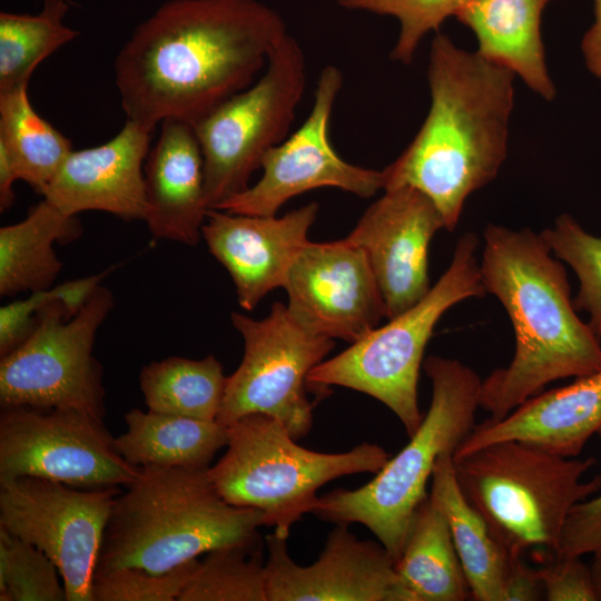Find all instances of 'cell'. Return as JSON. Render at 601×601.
<instances>
[{
    "instance_id": "6da1fadb",
    "label": "cell",
    "mask_w": 601,
    "mask_h": 601,
    "mask_svg": "<svg viewBox=\"0 0 601 601\" xmlns=\"http://www.w3.org/2000/svg\"><path fill=\"white\" fill-rule=\"evenodd\" d=\"M287 33L258 0L166 1L117 56L122 109L149 131L166 119L193 126L250 86Z\"/></svg>"
},
{
    "instance_id": "7a4b0ae2",
    "label": "cell",
    "mask_w": 601,
    "mask_h": 601,
    "mask_svg": "<svg viewBox=\"0 0 601 601\" xmlns=\"http://www.w3.org/2000/svg\"><path fill=\"white\" fill-rule=\"evenodd\" d=\"M515 75L436 32L427 66L430 109L404 151L383 169L384 190L413 187L454 230L470 195L490 184L508 154Z\"/></svg>"
},
{
    "instance_id": "3957f363",
    "label": "cell",
    "mask_w": 601,
    "mask_h": 601,
    "mask_svg": "<svg viewBox=\"0 0 601 601\" xmlns=\"http://www.w3.org/2000/svg\"><path fill=\"white\" fill-rule=\"evenodd\" d=\"M480 272L514 331L508 366L482 381L480 407L499 420L554 381L601 370V339L570 297L564 266L541 234L489 224Z\"/></svg>"
},
{
    "instance_id": "277c9868",
    "label": "cell",
    "mask_w": 601,
    "mask_h": 601,
    "mask_svg": "<svg viewBox=\"0 0 601 601\" xmlns=\"http://www.w3.org/2000/svg\"><path fill=\"white\" fill-rule=\"evenodd\" d=\"M208 467H139L111 509L96 572L161 574L215 549L252 543L264 513L228 503Z\"/></svg>"
},
{
    "instance_id": "5b68a950",
    "label": "cell",
    "mask_w": 601,
    "mask_h": 601,
    "mask_svg": "<svg viewBox=\"0 0 601 601\" xmlns=\"http://www.w3.org/2000/svg\"><path fill=\"white\" fill-rule=\"evenodd\" d=\"M423 368L432 383L427 413L408 443L375 476L355 490L318 496L313 514L334 523L365 525L396 562L439 456L454 454L475 426L482 380L457 359L428 356Z\"/></svg>"
},
{
    "instance_id": "8992f818",
    "label": "cell",
    "mask_w": 601,
    "mask_h": 601,
    "mask_svg": "<svg viewBox=\"0 0 601 601\" xmlns=\"http://www.w3.org/2000/svg\"><path fill=\"white\" fill-rule=\"evenodd\" d=\"M593 457H569L519 440L497 441L453 456L457 484L513 555L532 548L555 553L573 506L601 490L583 480Z\"/></svg>"
},
{
    "instance_id": "52a82bcc",
    "label": "cell",
    "mask_w": 601,
    "mask_h": 601,
    "mask_svg": "<svg viewBox=\"0 0 601 601\" xmlns=\"http://www.w3.org/2000/svg\"><path fill=\"white\" fill-rule=\"evenodd\" d=\"M227 428V450L209 466L210 480L228 503L260 510L265 526L286 538L294 523L313 512L321 486L344 475L376 473L391 457L366 442L342 453L305 449L280 421L265 414L243 416Z\"/></svg>"
},
{
    "instance_id": "ba28073f",
    "label": "cell",
    "mask_w": 601,
    "mask_h": 601,
    "mask_svg": "<svg viewBox=\"0 0 601 601\" xmlns=\"http://www.w3.org/2000/svg\"><path fill=\"white\" fill-rule=\"evenodd\" d=\"M111 270L65 282L62 294L38 309L30 336L1 357L2 407L75 408L104 421L102 367L92 352L114 307L112 292L100 284Z\"/></svg>"
},
{
    "instance_id": "9c48e42d",
    "label": "cell",
    "mask_w": 601,
    "mask_h": 601,
    "mask_svg": "<svg viewBox=\"0 0 601 601\" xmlns=\"http://www.w3.org/2000/svg\"><path fill=\"white\" fill-rule=\"evenodd\" d=\"M474 233L462 235L447 269L414 306L375 327L336 356L317 364L308 374V386L331 385L365 393L387 406L408 437L423 416L417 384L425 347L442 315L455 304L486 293L475 257Z\"/></svg>"
},
{
    "instance_id": "30bf717a",
    "label": "cell",
    "mask_w": 601,
    "mask_h": 601,
    "mask_svg": "<svg viewBox=\"0 0 601 601\" xmlns=\"http://www.w3.org/2000/svg\"><path fill=\"white\" fill-rule=\"evenodd\" d=\"M305 86L304 51L287 33L260 78L193 125L203 152L209 208L245 190L265 155L287 138Z\"/></svg>"
},
{
    "instance_id": "8fae6325",
    "label": "cell",
    "mask_w": 601,
    "mask_h": 601,
    "mask_svg": "<svg viewBox=\"0 0 601 601\" xmlns=\"http://www.w3.org/2000/svg\"><path fill=\"white\" fill-rule=\"evenodd\" d=\"M231 322L243 337L244 355L227 377L217 421L228 426L265 414L280 421L295 440L306 436L313 424L307 376L334 341L305 329L279 302L263 319L234 312Z\"/></svg>"
},
{
    "instance_id": "7c38bea8",
    "label": "cell",
    "mask_w": 601,
    "mask_h": 601,
    "mask_svg": "<svg viewBox=\"0 0 601 601\" xmlns=\"http://www.w3.org/2000/svg\"><path fill=\"white\" fill-rule=\"evenodd\" d=\"M119 486L80 489L18 476L0 479V526L57 566L67 601H92L91 587Z\"/></svg>"
},
{
    "instance_id": "4fadbf2b",
    "label": "cell",
    "mask_w": 601,
    "mask_h": 601,
    "mask_svg": "<svg viewBox=\"0 0 601 601\" xmlns=\"http://www.w3.org/2000/svg\"><path fill=\"white\" fill-rule=\"evenodd\" d=\"M139 467L118 452L104 421L75 408L6 406L0 479L35 476L80 489L127 486Z\"/></svg>"
},
{
    "instance_id": "5bb4252c",
    "label": "cell",
    "mask_w": 601,
    "mask_h": 601,
    "mask_svg": "<svg viewBox=\"0 0 601 601\" xmlns=\"http://www.w3.org/2000/svg\"><path fill=\"white\" fill-rule=\"evenodd\" d=\"M342 87V71L336 66H325L316 81L312 109L300 127L265 155L263 174L255 185L216 209L274 216L290 198L316 188H338L362 198L384 189L383 169L349 164L331 144L329 122Z\"/></svg>"
},
{
    "instance_id": "9a60e30c",
    "label": "cell",
    "mask_w": 601,
    "mask_h": 601,
    "mask_svg": "<svg viewBox=\"0 0 601 601\" xmlns=\"http://www.w3.org/2000/svg\"><path fill=\"white\" fill-rule=\"evenodd\" d=\"M284 288L288 309L307 331L354 343L386 317L365 252L345 238L308 242L292 264Z\"/></svg>"
},
{
    "instance_id": "2e32d148",
    "label": "cell",
    "mask_w": 601,
    "mask_h": 601,
    "mask_svg": "<svg viewBox=\"0 0 601 601\" xmlns=\"http://www.w3.org/2000/svg\"><path fill=\"white\" fill-rule=\"evenodd\" d=\"M286 540L265 536L267 601H416L384 545L357 539L347 523H336L307 566L292 559Z\"/></svg>"
},
{
    "instance_id": "e0dca14e",
    "label": "cell",
    "mask_w": 601,
    "mask_h": 601,
    "mask_svg": "<svg viewBox=\"0 0 601 601\" xmlns=\"http://www.w3.org/2000/svg\"><path fill=\"white\" fill-rule=\"evenodd\" d=\"M384 191L346 239L365 252L391 319L430 292L428 246L445 225L420 190L402 186Z\"/></svg>"
},
{
    "instance_id": "ac0fdd59",
    "label": "cell",
    "mask_w": 601,
    "mask_h": 601,
    "mask_svg": "<svg viewBox=\"0 0 601 601\" xmlns=\"http://www.w3.org/2000/svg\"><path fill=\"white\" fill-rule=\"evenodd\" d=\"M317 213L316 203L282 217L208 209L201 236L229 273L240 307L252 311L272 289L284 287L292 264L309 242Z\"/></svg>"
},
{
    "instance_id": "d6986e66",
    "label": "cell",
    "mask_w": 601,
    "mask_h": 601,
    "mask_svg": "<svg viewBox=\"0 0 601 601\" xmlns=\"http://www.w3.org/2000/svg\"><path fill=\"white\" fill-rule=\"evenodd\" d=\"M150 134L127 119L109 141L72 150L42 196L69 216L98 210L124 220H145L149 205L142 165Z\"/></svg>"
},
{
    "instance_id": "ffe728a7",
    "label": "cell",
    "mask_w": 601,
    "mask_h": 601,
    "mask_svg": "<svg viewBox=\"0 0 601 601\" xmlns=\"http://www.w3.org/2000/svg\"><path fill=\"white\" fill-rule=\"evenodd\" d=\"M601 428V370L528 398L499 420L474 426L453 456L486 444L519 440L574 457Z\"/></svg>"
},
{
    "instance_id": "44dd1931",
    "label": "cell",
    "mask_w": 601,
    "mask_h": 601,
    "mask_svg": "<svg viewBox=\"0 0 601 601\" xmlns=\"http://www.w3.org/2000/svg\"><path fill=\"white\" fill-rule=\"evenodd\" d=\"M160 124L144 168L149 205L145 221L156 239L194 246L209 209L203 152L190 124L178 119Z\"/></svg>"
},
{
    "instance_id": "7402d4cb",
    "label": "cell",
    "mask_w": 601,
    "mask_h": 601,
    "mask_svg": "<svg viewBox=\"0 0 601 601\" xmlns=\"http://www.w3.org/2000/svg\"><path fill=\"white\" fill-rule=\"evenodd\" d=\"M550 1L472 0L456 16L474 33L480 55L510 69L546 101L556 92L541 35L542 13Z\"/></svg>"
},
{
    "instance_id": "603a6c76",
    "label": "cell",
    "mask_w": 601,
    "mask_h": 601,
    "mask_svg": "<svg viewBox=\"0 0 601 601\" xmlns=\"http://www.w3.org/2000/svg\"><path fill=\"white\" fill-rule=\"evenodd\" d=\"M431 481L430 496L447 521L471 598L503 601L513 560L519 555L511 554L497 541L484 518L462 493L454 473L452 452L439 456Z\"/></svg>"
},
{
    "instance_id": "cb8c5ba5",
    "label": "cell",
    "mask_w": 601,
    "mask_h": 601,
    "mask_svg": "<svg viewBox=\"0 0 601 601\" xmlns=\"http://www.w3.org/2000/svg\"><path fill=\"white\" fill-rule=\"evenodd\" d=\"M125 422L127 430L115 437V445L137 467H208L228 441L227 426L217 420L132 408Z\"/></svg>"
},
{
    "instance_id": "d4e9b609",
    "label": "cell",
    "mask_w": 601,
    "mask_h": 601,
    "mask_svg": "<svg viewBox=\"0 0 601 601\" xmlns=\"http://www.w3.org/2000/svg\"><path fill=\"white\" fill-rule=\"evenodd\" d=\"M81 229L76 216L66 215L46 199L23 220L1 227L0 295L52 287L62 268L53 244L77 239Z\"/></svg>"
},
{
    "instance_id": "484cf974",
    "label": "cell",
    "mask_w": 601,
    "mask_h": 601,
    "mask_svg": "<svg viewBox=\"0 0 601 601\" xmlns=\"http://www.w3.org/2000/svg\"><path fill=\"white\" fill-rule=\"evenodd\" d=\"M395 570L416 601L471 597L447 521L430 494L414 513Z\"/></svg>"
},
{
    "instance_id": "4316f807",
    "label": "cell",
    "mask_w": 601,
    "mask_h": 601,
    "mask_svg": "<svg viewBox=\"0 0 601 601\" xmlns=\"http://www.w3.org/2000/svg\"><path fill=\"white\" fill-rule=\"evenodd\" d=\"M227 376L214 356L189 359L170 356L145 365L139 386L150 411L197 420H217Z\"/></svg>"
},
{
    "instance_id": "83f0119b",
    "label": "cell",
    "mask_w": 601,
    "mask_h": 601,
    "mask_svg": "<svg viewBox=\"0 0 601 601\" xmlns=\"http://www.w3.org/2000/svg\"><path fill=\"white\" fill-rule=\"evenodd\" d=\"M0 148L18 178L41 195L73 150L70 140L35 111L27 88L0 93Z\"/></svg>"
},
{
    "instance_id": "f1b7e54d",
    "label": "cell",
    "mask_w": 601,
    "mask_h": 601,
    "mask_svg": "<svg viewBox=\"0 0 601 601\" xmlns=\"http://www.w3.org/2000/svg\"><path fill=\"white\" fill-rule=\"evenodd\" d=\"M67 0H45L37 14L0 13V93L28 83L37 66L79 32L62 23Z\"/></svg>"
},
{
    "instance_id": "f546056e",
    "label": "cell",
    "mask_w": 601,
    "mask_h": 601,
    "mask_svg": "<svg viewBox=\"0 0 601 601\" xmlns=\"http://www.w3.org/2000/svg\"><path fill=\"white\" fill-rule=\"evenodd\" d=\"M260 539L215 549L199 561L178 601H267Z\"/></svg>"
},
{
    "instance_id": "4dcf8cb0",
    "label": "cell",
    "mask_w": 601,
    "mask_h": 601,
    "mask_svg": "<svg viewBox=\"0 0 601 601\" xmlns=\"http://www.w3.org/2000/svg\"><path fill=\"white\" fill-rule=\"evenodd\" d=\"M540 234L553 255L574 270L580 287L573 305L589 314L588 324L601 339V237L585 231L568 214L559 216L553 227Z\"/></svg>"
},
{
    "instance_id": "1f68e13d",
    "label": "cell",
    "mask_w": 601,
    "mask_h": 601,
    "mask_svg": "<svg viewBox=\"0 0 601 601\" xmlns=\"http://www.w3.org/2000/svg\"><path fill=\"white\" fill-rule=\"evenodd\" d=\"M59 577L42 551L0 526L1 601H65Z\"/></svg>"
},
{
    "instance_id": "d6a6232c",
    "label": "cell",
    "mask_w": 601,
    "mask_h": 601,
    "mask_svg": "<svg viewBox=\"0 0 601 601\" xmlns=\"http://www.w3.org/2000/svg\"><path fill=\"white\" fill-rule=\"evenodd\" d=\"M472 0H337L338 6L381 16H392L400 22L397 40L391 58L410 65L422 39L431 31L439 32L443 22Z\"/></svg>"
},
{
    "instance_id": "836d02e7",
    "label": "cell",
    "mask_w": 601,
    "mask_h": 601,
    "mask_svg": "<svg viewBox=\"0 0 601 601\" xmlns=\"http://www.w3.org/2000/svg\"><path fill=\"white\" fill-rule=\"evenodd\" d=\"M198 562L195 559L161 574L137 568L95 573L92 601H178Z\"/></svg>"
},
{
    "instance_id": "e575fe53",
    "label": "cell",
    "mask_w": 601,
    "mask_h": 601,
    "mask_svg": "<svg viewBox=\"0 0 601 601\" xmlns=\"http://www.w3.org/2000/svg\"><path fill=\"white\" fill-rule=\"evenodd\" d=\"M579 555H556L539 568L549 601H598L591 568Z\"/></svg>"
},
{
    "instance_id": "d590c367",
    "label": "cell",
    "mask_w": 601,
    "mask_h": 601,
    "mask_svg": "<svg viewBox=\"0 0 601 601\" xmlns=\"http://www.w3.org/2000/svg\"><path fill=\"white\" fill-rule=\"evenodd\" d=\"M601 441V428L597 433ZM601 550V494L577 503L565 521L556 555H579Z\"/></svg>"
},
{
    "instance_id": "8d00e7d4",
    "label": "cell",
    "mask_w": 601,
    "mask_h": 601,
    "mask_svg": "<svg viewBox=\"0 0 601 601\" xmlns=\"http://www.w3.org/2000/svg\"><path fill=\"white\" fill-rule=\"evenodd\" d=\"M65 284L32 292L27 298L11 302L0 308V356L21 345L33 332L37 312L52 298L60 296Z\"/></svg>"
},
{
    "instance_id": "74e56055",
    "label": "cell",
    "mask_w": 601,
    "mask_h": 601,
    "mask_svg": "<svg viewBox=\"0 0 601 601\" xmlns=\"http://www.w3.org/2000/svg\"><path fill=\"white\" fill-rule=\"evenodd\" d=\"M544 599V591L538 569L529 566L522 556L513 560L503 601H536Z\"/></svg>"
},
{
    "instance_id": "f35d334b",
    "label": "cell",
    "mask_w": 601,
    "mask_h": 601,
    "mask_svg": "<svg viewBox=\"0 0 601 601\" xmlns=\"http://www.w3.org/2000/svg\"><path fill=\"white\" fill-rule=\"evenodd\" d=\"M594 1V22L585 32L581 48L588 69L601 79V0Z\"/></svg>"
},
{
    "instance_id": "ab89813d",
    "label": "cell",
    "mask_w": 601,
    "mask_h": 601,
    "mask_svg": "<svg viewBox=\"0 0 601 601\" xmlns=\"http://www.w3.org/2000/svg\"><path fill=\"white\" fill-rule=\"evenodd\" d=\"M19 179L6 151L0 148V210L9 209L14 203L13 184Z\"/></svg>"
},
{
    "instance_id": "60d3db41",
    "label": "cell",
    "mask_w": 601,
    "mask_h": 601,
    "mask_svg": "<svg viewBox=\"0 0 601 601\" xmlns=\"http://www.w3.org/2000/svg\"><path fill=\"white\" fill-rule=\"evenodd\" d=\"M593 561L590 565L598 601H601V550L593 553Z\"/></svg>"
}]
</instances>
